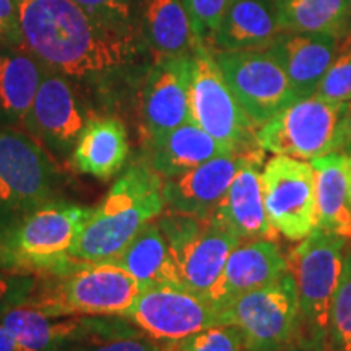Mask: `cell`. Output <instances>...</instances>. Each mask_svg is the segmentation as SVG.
<instances>
[{"label": "cell", "mask_w": 351, "mask_h": 351, "mask_svg": "<svg viewBox=\"0 0 351 351\" xmlns=\"http://www.w3.org/2000/svg\"><path fill=\"white\" fill-rule=\"evenodd\" d=\"M15 5L23 46L67 78L85 104H93L95 116L114 114L140 91L155 59L142 34L116 28L73 0H15Z\"/></svg>", "instance_id": "6da1fadb"}, {"label": "cell", "mask_w": 351, "mask_h": 351, "mask_svg": "<svg viewBox=\"0 0 351 351\" xmlns=\"http://www.w3.org/2000/svg\"><path fill=\"white\" fill-rule=\"evenodd\" d=\"M165 212L163 178L147 158L134 161L119 176L99 205L88 210L72 258L111 261L124 251L140 230Z\"/></svg>", "instance_id": "7a4b0ae2"}, {"label": "cell", "mask_w": 351, "mask_h": 351, "mask_svg": "<svg viewBox=\"0 0 351 351\" xmlns=\"http://www.w3.org/2000/svg\"><path fill=\"white\" fill-rule=\"evenodd\" d=\"M90 207L57 199L0 225V270L20 275H51L72 265Z\"/></svg>", "instance_id": "3957f363"}, {"label": "cell", "mask_w": 351, "mask_h": 351, "mask_svg": "<svg viewBox=\"0 0 351 351\" xmlns=\"http://www.w3.org/2000/svg\"><path fill=\"white\" fill-rule=\"evenodd\" d=\"M142 287L112 261L73 262L59 274L38 276L25 304L47 315L124 317Z\"/></svg>", "instance_id": "277c9868"}, {"label": "cell", "mask_w": 351, "mask_h": 351, "mask_svg": "<svg viewBox=\"0 0 351 351\" xmlns=\"http://www.w3.org/2000/svg\"><path fill=\"white\" fill-rule=\"evenodd\" d=\"M62 171L36 138L0 125V225L60 199Z\"/></svg>", "instance_id": "5b68a950"}, {"label": "cell", "mask_w": 351, "mask_h": 351, "mask_svg": "<svg viewBox=\"0 0 351 351\" xmlns=\"http://www.w3.org/2000/svg\"><path fill=\"white\" fill-rule=\"evenodd\" d=\"M219 320L243 332L245 351L300 345L304 327L295 278L288 270L276 282L245 293L219 311Z\"/></svg>", "instance_id": "8992f818"}, {"label": "cell", "mask_w": 351, "mask_h": 351, "mask_svg": "<svg viewBox=\"0 0 351 351\" xmlns=\"http://www.w3.org/2000/svg\"><path fill=\"white\" fill-rule=\"evenodd\" d=\"M348 104L332 103L317 95L298 99L258 127V147L274 155L300 160L340 152Z\"/></svg>", "instance_id": "52a82bcc"}, {"label": "cell", "mask_w": 351, "mask_h": 351, "mask_svg": "<svg viewBox=\"0 0 351 351\" xmlns=\"http://www.w3.org/2000/svg\"><path fill=\"white\" fill-rule=\"evenodd\" d=\"M191 114L192 122L230 153L258 147L256 124L232 95L213 49L202 41L192 52Z\"/></svg>", "instance_id": "ba28073f"}, {"label": "cell", "mask_w": 351, "mask_h": 351, "mask_svg": "<svg viewBox=\"0 0 351 351\" xmlns=\"http://www.w3.org/2000/svg\"><path fill=\"white\" fill-rule=\"evenodd\" d=\"M346 239L315 228L288 257V270L298 288L302 327L322 340L330 326L332 298L343 270Z\"/></svg>", "instance_id": "9c48e42d"}, {"label": "cell", "mask_w": 351, "mask_h": 351, "mask_svg": "<svg viewBox=\"0 0 351 351\" xmlns=\"http://www.w3.org/2000/svg\"><path fill=\"white\" fill-rule=\"evenodd\" d=\"M156 223L168 241L184 287L208 300L228 257L243 241L210 218L165 210Z\"/></svg>", "instance_id": "30bf717a"}, {"label": "cell", "mask_w": 351, "mask_h": 351, "mask_svg": "<svg viewBox=\"0 0 351 351\" xmlns=\"http://www.w3.org/2000/svg\"><path fill=\"white\" fill-rule=\"evenodd\" d=\"M122 319L161 345L176 343L221 324L219 311L212 301L181 285L142 288Z\"/></svg>", "instance_id": "8fae6325"}, {"label": "cell", "mask_w": 351, "mask_h": 351, "mask_svg": "<svg viewBox=\"0 0 351 351\" xmlns=\"http://www.w3.org/2000/svg\"><path fill=\"white\" fill-rule=\"evenodd\" d=\"M265 212L275 231L289 241H302L317 228L315 174L300 158L275 155L262 169Z\"/></svg>", "instance_id": "7c38bea8"}, {"label": "cell", "mask_w": 351, "mask_h": 351, "mask_svg": "<svg viewBox=\"0 0 351 351\" xmlns=\"http://www.w3.org/2000/svg\"><path fill=\"white\" fill-rule=\"evenodd\" d=\"M213 52L232 95L256 127L298 101L287 72L269 49Z\"/></svg>", "instance_id": "4fadbf2b"}, {"label": "cell", "mask_w": 351, "mask_h": 351, "mask_svg": "<svg viewBox=\"0 0 351 351\" xmlns=\"http://www.w3.org/2000/svg\"><path fill=\"white\" fill-rule=\"evenodd\" d=\"M90 117V109L75 86L47 69L21 127L56 160H70Z\"/></svg>", "instance_id": "5bb4252c"}, {"label": "cell", "mask_w": 351, "mask_h": 351, "mask_svg": "<svg viewBox=\"0 0 351 351\" xmlns=\"http://www.w3.org/2000/svg\"><path fill=\"white\" fill-rule=\"evenodd\" d=\"M192 56L155 57L138 91L145 143L192 121Z\"/></svg>", "instance_id": "9a60e30c"}, {"label": "cell", "mask_w": 351, "mask_h": 351, "mask_svg": "<svg viewBox=\"0 0 351 351\" xmlns=\"http://www.w3.org/2000/svg\"><path fill=\"white\" fill-rule=\"evenodd\" d=\"M249 150L215 156L187 173L163 179L165 210L208 219L225 197Z\"/></svg>", "instance_id": "2e32d148"}, {"label": "cell", "mask_w": 351, "mask_h": 351, "mask_svg": "<svg viewBox=\"0 0 351 351\" xmlns=\"http://www.w3.org/2000/svg\"><path fill=\"white\" fill-rule=\"evenodd\" d=\"M261 165L262 148L254 147L247 152L230 189L210 217L243 243L275 236L263 204Z\"/></svg>", "instance_id": "e0dca14e"}, {"label": "cell", "mask_w": 351, "mask_h": 351, "mask_svg": "<svg viewBox=\"0 0 351 351\" xmlns=\"http://www.w3.org/2000/svg\"><path fill=\"white\" fill-rule=\"evenodd\" d=\"M287 271L288 258L274 241L257 239L241 243L228 257L208 300L221 311L245 293L276 282Z\"/></svg>", "instance_id": "ac0fdd59"}, {"label": "cell", "mask_w": 351, "mask_h": 351, "mask_svg": "<svg viewBox=\"0 0 351 351\" xmlns=\"http://www.w3.org/2000/svg\"><path fill=\"white\" fill-rule=\"evenodd\" d=\"M291 83L296 99L315 95L339 52V38L327 33L282 32L267 47Z\"/></svg>", "instance_id": "d6986e66"}, {"label": "cell", "mask_w": 351, "mask_h": 351, "mask_svg": "<svg viewBox=\"0 0 351 351\" xmlns=\"http://www.w3.org/2000/svg\"><path fill=\"white\" fill-rule=\"evenodd\" d=\"M130 155L129 134L114 114H96L78 137L70 163L78 173L108 181L124 168Z\"/></svg>", "instance_id": "ffe728a7"}, {"label": "cell", "mask_w": 351, "mask_h": 351, "mask_svg": "<svg viewBox=\"0 0 351 351\" xmlns=\"http://www.w3.org/2000/svg\"><path fill=\"white\" fill-rule=\"evenodd\" d=\"M280 33L274 0H230L208 46L213 51L267 49Z\"/></svg>", "instance_id": "44dd1931"}, {"label": "cell", "mask_w": 351, "mask_h": 351, "mask_svg": "<svg viewBox=\"0 0 351 351\" xmlns=\"http://www.w3.org/2000/svg\"><path fill=\"white\" fill-rule=\"evenodd\" d=\"M145 145H147L145 158L163 179L176 178L207 163L215 156L230 153L212 135L192 121Z\"/></svg>", "instance_id": "7402d4cb"}, {"label": "cell", "mask_w": 351, "mask_h": 351, "mask_svg": "<svg viewBox=\"0 0 351 351\" xmlns=\"http://www.w3.org/2000/svg\"><path fill=\"white\" fill-rule=\"evenodd\" d=\"M46 70L25 46L0 47V125L23 124Z\"/></svg>", "instance_id": "603a6c76"}, {"label": "cell", "mask_w": 351, "mask_h": 351, "mask_svg": "<svg viewBox=\"0 0 351 351\" xmlns=\"http://www.w3.org/2000/svg\"><path fill=\"white\" fill-rule=\"evenodd\" d=\"M315 174L317 228L351 239V207L348 202L350 158L343 152L311 160Z\"/></svg>", "instance_id": "cb8c5ba5"}, {"label": "cell", "mask_w": 351, "mask_h": 351, "mask_svg": "<svg viewBox=\"0 0 351 351\" xmlns=\"http://www.w3.org/2000/svg\"><path fill=\"white\" fill-rule=\"evenodd\" d=\"M140 29L153 57L192 56L200 43L182 0H143Z\"/></svg>", "instance_id": "d4e9b609"}, {"label": "cell", "mask_w": 351, "mask_h": 351, "mask_svg": "<svg viewBox=\"0 0 351 351\" xmlns=\"http://www.w3.org/2000/svg\"><path fill=\"white\" fill-rule=\"evenodd\" d=\"M111 261L129 271L142 288L155 285L184 287L178 263L156 219L147 223L124 251Z\"/></svg>", "instance_id": "484cf974"}, {"label": "cell", "mask_w": 351, "mask_h": 351, "mask_svg": "<svg viewBox=\"0 0 351 351\" xmlns=\"http://www.w3.org/2000/svg\"><path fill=\"white\" fill-rule=\"evenodd\" d=\"M282 32L340 38L351 20V0H274Z\"/></svg>", "instance_id": "4316f807"}, {"label": "cell", "mask_w": 351, "mask_h": 351, "mask_svg": "<svg viewBox=\"0 0 351 351\" xmlns=\"http://www.w3.org/2000/svg\"><path fill=\"white\" fill-rule=\"evenodd\" d=\"M328 333L335 348L351 351V254L345 257L343 270L332 298Z\"/></svg>", "instance_id": "83f0119b"}, {"label": "cell", "mask_w": 351, "mask_h": 351, "mask_svg": "<svg viewBox=\"0 0 351 351\" xmlns=\"http://www.w3.org/2000/svg\"><path fill=\"white\" fill-rule=\"evenodd\" d=\"M163 351H245V341L238 327L219 324L176 343L163 345Z\"/></svg>", "instance_id": "f1b7e54d"}, {"label": "cell", "mask_w": 351, "mask_h": 351, "mask_svg": "<svg viewBox=\"0 0 351 351\" xmlns=\"http://www.w3.org/2000/svg\"><path fill=\"white\" fill-rule=\"evenodd\" d=\"M73 2L116 28L142 34L140 16H142L143 0H73Z\"/></svg>", "instance_id": "f546056e"}, {"label": "cell", "mask_w": 351, "mask_h": 351, "mask_svg": "<svg viewBox=\"0 0 351 351\" xmlns=\"http://www.w3.org/2000/svg\"><path fill=\"white\" fill-rule=\"evenodd\" d=\"M199 41L210 43L217 33L230 0H182Z\"/></svg>", "instance_id": "4dcf8cb0"}, {"label": "cell", "mask_w": 351, "mask_h": 351, "mask_svg": "<svg viewBox=\"0 0 351 351\" xmlns=\"http://www.w3.org/2000/svg\"><path fill=\"white\" fill-rule=\"evenodd\" d=\"M319 98L332 103H351V56L337 54L330 69L324 75L322 82L315 91Z\"/></svg>", "instance_id": "1f68e13d"}, {"label": "cell", "mask_w": 351, "mask_h": 351, "mask_svg": "<svg viewBox=\"0 0 351 351\" xmlns=\"http://www.w3.org/2000/svg\"><path fill=\"white\" fill-rule=\"evenodd\" d=\"M69 351H163V345L142 332H134L117 337H93Z\"/></svg>", "instance_id": "d6a6232c"}, {"label": "cell", "mask_w": 351, "mask_h": 351, "mask_svg": "<svg viewBox=\"0 0 351 351\" xmlns=\"http://www.w3.org/2000/svg\"><path fill=\"white\" fill-rule=\"evenodd\" d=\"M38 276L0 270V320L13 307L25 304L36 287Z\"/></svg>", "instance_id": "836d02e7"}, {"label": "cell", "mask_w": 351, "mask_h": 351, "mask_svg": "<svg viewBox=\"0 0 351 351\" xmlns=\"http://www.w3.org/2000/svg\"><path fill=\"white\" fill-rule=\"evenodd\" d=\"M23 46L15 0H0V47Z\"/></svg>", "instance_id": "e575fe53"}, {"label": "cell", "mask_w": 351, "mask_h": 351, "mask_svg": "<svg viewBox=\"0 0 351 351\" xmlns=\"http://www.w3.org/2000/svg\"><path fill=\"white\" fill-rule=\"evenodd\" d=\"M0 351H32L20 343L13 333L0 324Z\"/></svg>", "instance_id": "d590c367"}, {"label": "cell", "mask_w": 351, "mask_h": 351, "mask_svg": "<svg viewBox=\"0 0 351 351\" xmlns=\"http://www.w3.org/2000/svg\"><path fill=\"white\" fill-rule=\"evenodd\" d=\"M341 152H351V103L346 108L343 121V143H341Z\"/></svg>", "instance_id": "8d00e7d4"}, {"label": "cell", "mask_w": 351, "mask_h": 351, "mask_svg": "<svg viewBox=\"0 0 351 351\" xmlns=\"http://www.w3.org/2000/svg\"><path fill=\"white\" fill-rule=\"evenodd\" d=\"M337 54H350L351 56V20L346 26L345 33L339 38V52Z\"/></svg>", "instance_id": "74e56055"}, {"label": "cell", "mask_w": 351, "mask_h": 351, "mask_svg": "<svg viewBox=\"0 0 351 351\" xmlns=\"http://www.w3.org/2000/svg\"><path fill=\"white\" fill-rule=\"evenodd\" d=\"M276 351H304V350L301 348V345H291V346H287V348L276 350Z\"/></svg>", "instance_id": "f35d334b"}, {"label": "cell", "mask_w": 351, "mask_h": 351, "mask_svg": "<svg viewBox=\"0 0 351 351\" xmlns=\"http://www.w3.org/2000/svg\"><path fill=\"white\" fill-rule=\"evenodd\" d=\"M348 202H350V207H351V174H350V184H348Z\"/></svg>", "instance_id": "ab89813d"}, {"label": "cell", "mask_w": 351, "mask_h": 351, "mask_svg": "<svg viewBox=\"0 0 351 351\" xmlns=\"http://www.w3.org/2000/svg\"><path fill=\"white\" fill-rule=\"evenodd\" d=\"M324 351H340V350H339V348H335V346L327 345V346H326V350H324Z\"/></svg>", "instance_id": "60d3db41"}, {"label": "cell", "mask_w": 351, "mask_h": 351, "mask_svg": "<svg viewBox=\"0 0 351 351\" xmlns=\"http://www.w3.org/2000/svg\"><path fill=\"white\" fill-rule=\"evenodd\" d=\"M350 169H351V156H350Z\"/></svg>", "instance_id": "b9f144b4"}]
</instances>
